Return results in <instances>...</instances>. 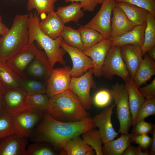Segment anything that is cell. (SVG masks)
<instances>
[{
  "label": "cell",
  "mask_w": 155,
  "mask_h": 155,
  "mask_svg": "<svg viewBox=\"0 0 155 155\" xmlns=\"http://www.w3.org/2000/svg\"></svg>",
  "instance_id": "cell-51"
},
{
  "label": "cell",
  "mask_w": 155,
  "mask_h": 155,
  "mask_svg": "<svg viewBox=\"0 0 155 155\" xmlns=\"http://www.w3.org/2000/svg\"><path fill=\"white\" fill-rule=\"evenodd\" d=\"M155 16L148 11L146 22V26L144 32V40L141 47L143 55L155 46Z\"/></svg>",
  "instance_id": "cell-28"
},
{
  "label": "cell",
  "mask_w": 155,
  "mask_h": 155,
  "mask_svg": "<svg viewBox=\"0 0 155 155\" xmlns=\"http://www.w3.org/2000/svg\"><path fill=\"white\" fill-rule=\"evenodd\" d=\"M125 82V86L128 94L129 101L133 127L137 112L146 99L140 91L134 80L130 78Z\"/></svg>",
  "instance_id": "cell-24"
},
{
  "label": "cell",
  "mask_w": 155,
  "mask_h": 155,
  "mask_svg": "<svg viewBox=\"0 0 155 155\" xmlns=\"http://www.w3.org/2000/svg\"><path fill=\"white\" fill-rule=\"evenodd\" d=\"M82 140L95 151L96 155H103L102 143L98 130L94 129L89 130L82 134Z\"/></svg>",
  "instance_id": "cell-32"
},
{
  "label": "cell",
  "mask_w": 155,
  "mask_h": 155,
  "mask_svg": "<svg viewBox=\"0 0 155 155\" xmlns=\"http://www.w3.org/2000/svg\"><path fill=\"white\" fill-rule=\"evenodd\" d=\"M148 54L154 60H155V46L151 48L148 51Z\"/></svg>",
  "instance_id": "cell-49"
},
{
  "label": "cell",
  "mask_w": 155,
  "mask_h": 155,
  "mask_svg": "<svg viewBox=\"0 0 155 155\" xmlns=\"http://www.w3.org/2000/svg\"><path fill=\"white\" fill-rule=\"evenodd\" d=\"M56 154L51 148L40 142H35L27 147L26 155H55Z\"/></svg>",
  "instance_id": "cell-38"
},
{
  "label": "cell",
  "mask_w": 155,
  "mask_h": 155,
  "mask_svg": "<svg viewBox=\"0 0 155 155\" xmlns=\"http://www.w3.org/2000/svg\"><path fill=\"white\" fill-rule=\"evenodd\" d=\"M146 25V21L142 24L135 26L131 30L121 36L110 38L111 46H121L126 44H133L142 47L144 42V32Z\"/></svg>",
  "instance_id": "cell-21"
},
{
  "label": "cell",
  "mask_w": 155,
  "mask_h": 155,
  "mask_svg": "<svg viewBox=\"0 0 155 155\" xmlns=\"http://www.w3.org/2000/svg\"><path fill=\"white\" fill-rule=\"evenodd\" d=\"M57 0H28L27 9L29 11L35 9L37 14L41 15L54 11V5Z\"/></svg>",
  "instance_id": "cell-33"
},
{
  "label": "cell",
  "mask_w": 155,
  "mask_h": 155,
  "mask_svg": "<svg viewBox=\"0 0 155 155\" xmlns=\"http://www.w3.org/2000/svg\"><path fill=\"white\" fill-rule=\"evenodd\" d=\"M152 137L147 134H143L134 136L132 142L139 144L142 149H146L150 146Z\"/></svg>",
  "instance_id": "cell-43"
},
{
  "label": "cell",
  "mask_w": 155,
  "mask_h": 155,
  "mask_svg": "<svg viewBox=\"0 0 155 155\" xmlns=\"http://www.w3.org/2000/svg\"><path fill=\"white\" fill-rule=\"evenodd\" d=\"M39 50L34 42L28 44L6 62L11 69L23 79H27L24 71Z\"/></svg>",
  "instance_id": "cell-10"
},
{
  "label": "cell",
  "mask_w": 155,
  "mask_h": 155,
  "mask_svg": "<svg viewBox=\"0 0 155 155\" xmlns=\"http://www.w3.org/2000/svg\"><path fill=\"white\" fill-rule=\"evenodd\" d=\"M134 135L132 133H121L116 140L103 143L102 152L104 155H121L132 142Z\"/></svg>",
  "instance_id": "cell-23"
},
{
  "label": "cell",
  "mask_w": 155,
  "mask_h": 155,
  "mask_svg": "<svg viewBox=\"0 0 155 155\" xmlns=\"http://www.w3.org/2000/svg\"><path fill=\"white\" fill-rule=\"evenodd\" d=\"M66 3L79 2L82 4L84 11L91 12L94 11L99 4L97 0H64Z\"/></svg>",
  "instance_id": "cell-44"
},
{
  "label": "cell",
  "mask_w": 155,
  "mask_h": 155,
  "mask_svg": "<svg viewBox=\"0 0 155 155\" xmlns=\"http://www.w3.org/2000/svg\"><path fill=\"white\" fill-rule=\"evenodd\" d=\"M4 91L0 87V114L6 112L3 100Z\"/></svg>",
  "instance_id": "cell-46"
},
{
  "label": "cell",
  "mask_w": 155,
  "mask_h": 155,
  "mask_svg": "<svg viewBox=\"0 0 155 155\" xmlns=\"http://www.w3.org/2000/svg\"><path fill=\"white\" fill-rule=\"evenodd\" d=\"M120 47L121 55L130 77L133 80L135 72L143 59L141 47L133 44L125 45Z\"/></svg>",
  "instance_id": "cell-17"
},
{
  "label": "cell",
  "mask_w": 155,
  "mask_h": 155,
  "mask_svg": "<svg viewBox=\"0 0 155 155\" xmlns=\"http://www.w3.org/2000/svg\"><path fill=\"white\" fill-rule=\"evenodd\" d=\"M115 0H106L102 3L101 6L97 14L84 25L98 31L104 38L109 39L111 35V16L115 7Z\"/></svg>",
  "instance_id": "cell-9"
},
{
  "label": "cell",
  "mask_w": 155,
  "mask_h": 155,
  "mask_svg": "<svg viewBox=\"0 0 155 155\" xmlns=\"http://www.w3.org/2000/svg\"><path fill=\"white\" fill-rule=\"evenodd\" d=\"M9 29L2 22L1 17L0 16V35L3 36L8 31Z\"/></svg>",
  "instance_id": "cell-48"
},
{
  "label": "cell",
  "mask_w": 155,
  "mask_h": 155,
  "mask_svg": "<svg viewBox=\"0 0 155 155\" xmlns=\"http://www.w3.org/2000/svg\"><path fill=\"white\" fill-rule=\"evenodd\" d=\"M93 68L82 75L77 77H71L69 89L78 97L87 110L92 107V99L90 96L91 88H95L96 84L93 79Z\"/></svg>",
  "instance_id": "cell-7"
},
{
  "label": "cell",
  "mask_w": 155,
  "mask_h": 155,
  "mask_svg": "<svg viewBox=\"0 0 155 155\" xmlns=\"http://www.w3.org/2000/svg\"><path fill=\"white\" fill-rule=\"evenodd\" d=\"M61 36L63 40L68 45L83 51L86 50L82 40L80 33L78 30L69 26H65Z\"/></svg>",
  "instance_id": "cell-30"
},
{
  "label": "cell",
  "mask_w": 155,
  "mask_h": 155,
  "mask_svg": "<svg viewBox=\"0 0 155 155\" xmlns=\"http://www.w3.org/2000/svg\"><path fill=\"white\" fill-rule=\"evenodd\" d=\"M116 6L124 11L127 18L135 26L141 25L146 21L148 11L128 3H116Z\"/></svg>",
  "instance_id": "cell-27"
},
{
  "label": "cell",
  "mask_w": 155,
  "mask_h": 155,
  "mask_svg": "<svg viewBox=\"0 0 155 155\" xmlns=\"http://www.w3.org/2000/svg\"><path fill=\"white\" fill-rule=\"evenodd\" d=\"M27 137L14 133L0 140V155H26Z\"/></svg>",
  "instance_id": "cell-16"
},
{
  "label": "cell",
  "mask_w": 155,
  "mask_h": 155,
  "mask_svg": "<svg viewBox=\"0 0 155 155\" xmlns=\"http://www.w3.org/2000/svg\"><path fill=\"white\" fill-rule=\"evenodd\" d=\"M112 14L111 35L110 38L121 36L131 30L135 26L119 7L115 6L113 11Z\"/></svg>",
  "instance_id": "cell-19"
},
{
  "label": "cell",
  "mask_w": 155,
  "mask_h": 155,
  "mask_svg": "<svg viewBox=\"0 0 155 155\" xmlns=\"http://www.w3.org/2000/svg\"><path fill=\"white\" fill-rule=\"evenodd\" d=\"M116 3L125 2L144 8L155 16V0H115Z\"/></svg>",
  "instance_id": "cell-40"
},
{
  "label": "cell",
  "mask_w": 155,
  "mask_h": 155,
  "mask_svg": "<svg viewBox=\"0 0 155 155\" xmlns=\"http://www.w3.org/2000/svg\"><path fill=\"white\" fill-rule=\"evenodd\" d=\"M29 14H17L7 32L0 38V61L6 62L28 44Z\"/></svg>",
  "instance_id": "cell-4"
},
{
  "label": "cell",
  "mask_w": 155,
  "mask_h": 155,
  "mask_svg": "<svg viewBox=\"0 0 155 155\" xmlns=\"http://www.w3.org/2000/svg\"><path fill=\"white\" fill-rule=\"evenodd\" d=\"M135 74L133 80L136 86L140 88L155 74V62L146 53Z\"/></svg>",
  "instance_id": "cell-25"
},
{
  "label": "cell",
  "mask_w": 155,
  "mask_h": 155,
  "mask_svg": "<svg viewBox=\"0 0 155 155\" xmlns=\"http://www.w3.org/2000/svg\"><path fill=\"white\" fill-rule=\"evenodd\" d=\"M75 137L68 141L62 149L68 155H86L89 151L93 150L80 136Z\"/></svg>",
  "instance_id": "cell-29"
},
{
  "label": "cell",
  "mask_w": 155,
  "mask_h": 155,
  "mask_svg": "<svg viewBox=\"0 0 155 155\" xmlns=\"http://www.w3.org/2000/svg\"><path fill=\"white\" fill-rule=\"evenodd\" d=\"M49 97L46 94H36L28 95V104L29 108L42 111H46Z\"/></svg>",
  "instance_id": "cell-35"
},
{
  "label": "cell",
  "mask_w": 155,
  "mask_h": 155,
  "mask_svg": "<svg viewBox=\"0 0 155 155\" xmlns=\"http://www.w3.org/2000/svg\"><path fill=\"white\" fill-rule=\"evenodd\" d=\"M106 0H97L99 4L102 3L103 2Z\"/></svg>",
  "instance_id": "cell-50"
},
{
  "label": "cell",
  "mask_w": 155,
  "mask_h": 155,
  "mask_svg": "<svg viewBox=\"0 0 155 155\" xmlns=\"http://www.w3.org/2000/svg\"><path fill=\"white\" fill-rule=\"evenodd\" d=\"M71 68L68 66L53 69L47 80L46 94L49 98L69 89Z\"/></svg>",
  "instance_id": "cell-11"
},
{
  "label": "cell",
  "mask_w": 155,
  "mask_h": 155,
  "mask_svg": "<svg viewBox=\"0 0 155 155\" xmlns=\"http://www.w3.org/2000/svg\"><path fill=\"white\" fill-rule=\"evenodd\" d=\"M61 46L68 53L71 59L73 67L70 70L71 77H79L93 68V65L91 59L83 51L68 45L63 40Z\"/></svg>",
  "instance_id": "cell-12"
},
{
  "label": "cell",
  "mask_w": 155,
  "mask_h": 155,
  "mask_svg": "<svg viewBox=\"0 0 155 155\" xmlns=\"http://www.w3.org/2000/svg\"><path fill=\"white\" fill-rule=\"evenodd\" d=\"M139 89L146 99L150 100L155 98V78L149 84Z\"/></svg>",
  "instance_id": "cell-42"
},
{
  "label": "cell",
  "mask_w": 155,
  "mask_h": 155,
  "mask_svg": "<svg viewBox=\"0 0 155 155\" xmlns=\"http://www.w3.org/2000/svg\"><path fill=\"white\" fill-rule=\"evenodd\" d=\"M41 30L53 39L61 35L65 26V24L57 13L52 11L48 13L44 19L39 23Z\"/></svg>",
  "instance_id": "cell-20"
},
{
  "label": "cell",
  "mask_w": 155,
  "mask_h": 155,
  "mask_svg": "<svg viewBox=\"0 0 155 155\" xmlns=\"http://www.w3.org/2000/svg\"><path fill=\"white\" fill-rule=\"evenodd\" d=\"M78 30L80 33L82 40L86 50L104 39L98 32L84 26H80Z\"/></svg>",
  "instance_id": "cell-31"
},
{
  "label": "cell",
  "mask_w": 155,
  "mask_h": 155,
  "mask_svg": "<svg viewBox=\"0 0 155 155\" xmlns=\"http://www.w3.org/2000/svg\"><path fill=\"white\" fill-rule=\"evenodd\" d=\"M115 105V104L112 105L93 117L95 125L99 128L103 144L114 139L119 133L115 131L111 122L113 110Z\"/></svg>",
  "instance_id": "cell-14"
},
{
  "label": "cell",
  "mask_w": 155,
  "mask_h": 155,
  "mask_svg": "<svg viewBox=\"0 0 155 155\" xmlns=\"http://www.w3.org/2000/svg\"><path fill=\"white\" fill-rule=\"evenodd\" d=\"M111 46V40L110 38H104L98 43L83 51L92 60L93 65V75L95 77L100 78L102 76V67Z\"/></svg>",
  "instance_id": "cell-15"
},
{
  "label": "cell",
  "mask_w": 155,
  "mask_h": 155,
  "mask_svg": "<svg viewBox=\"0 0 155 155\" xmlns=\"http://www.w3.org/2000/svg\"><path fill=\"white\" fill-rule=\"evenodd\" d=\"M28 96L22 89L4 91L3 97L6 111L13 116L30 108L28 104Z\"/></svg>",
  "instance_id": "cell-13"
},
{
  "label": "cell",
  "mask_w": 155,
  "mask_h": 155,
  "mask_svg": "<svg viewBox=\"0 0 155 155\" xmlns=\"http://www.w3.org/2000/svg\"><path fill=\"white\" fill-rule=\"evenodd\" d=\"M152 137L150 145V152H149L150 155H155V129L152 133Z\"/></svg>",
  "instance_id": "cell-47"
},
{
  "label": "cell",
  "mask_w": 155,
  "mask_h": 155,
  "mask_svg": "<svg viewBox=\"0 0 155 155\" xmlns=\"http://www.w3.org/2000/svg\"><path fill=\"white\" fill-rule=\"evenodd\" d=\"M41 120L31 136L32 140L48 142L58 148L62 149L70 139L96 127L90 117L79 121L64 122L53 119L44 111Z\"/></svg>",
  "instance_id": "cell-1"
},
{
  "label": "cell",
  "mask_w": 155,
  "mask_h": 155,
  "mask_svg": "<svg viewBox=\"0 0 155 155\" xmlns=\"http://www.w3.org/2000/svg\"><path fill=\"white\" fill-rule=\"evenodd\" d=\"M155 115V98L150 100L146 99L137 112L134 126L138 121L144 119L148 116Z\"/></svg>",
  "instance_id": "cell-36"
},
{
  "label": "cell",
  "mask_w": 155,
  "mask_h": 155,
  "mask_svg": "<svg viewBox=\"0 0 155 155\" xmlns=\"http://www.w3.org/2000/svg\"><path fill=\"white\" fill-rule=\"evenodd\" d=\"M132 133L134 136L143 134L152 133L155 128V125L146 121L144 119L137 122L133 127Z\"/></svg>",
  "instance_id": "cell-41"
},
{
  "label": "cell",
  "mask_w": 155,
  "mask_h": 155,
  "mask_svg": "<svg viewBox=\"0 0 155 155\" xmlns=\"http://www.w3.org/2000/svg\"><path fill=\"white\" fill-rule=\"evenodd\" d=\"M82 8L80 3L71 2L69 5L58 7L56 12L65 24L70 22L77 23L84 16Z\"/></svg>",
  "instance_id": "cell-26"
},
{
  "label": "cell",
  "mask_w": 155,
  "mask_h": 155,
  "mask_svg": "<svg viewBox=\"0 0 155 155\" xmlns=\"http://www.w3.org/2000/svg\"><path fill=\"white\" fill-rule=\"evenodd\" d=\"M14 133L11 116L7 112L0 114V140Z\"/></svg>",
  "instance_id": "cell-37"
},
{
  "label": "cell",
  "mask_w": 155,
  "mask_h": 155,
  "mask_svg": "<svg viewBox=\"0 0 155 155\" xmlns=\"http://www.w3.org/2000/svg\"><path fill=\"white\" fill-rule=\"evenodd\" d=\"M142 148L140 146L138 147L130 145L123 152L122 155H149L150 152L148 151L143 152Z\"/></svg>",
  "instance_id": "cell-45"
},
{
  "label": "cell",
  "mask_w": 155,
  "mask_h": 155,
  "mask_svg": "<svg viewBox=\"0 0 155 155\" xmlns=\"http://www.w3.org/2000/svg\"><path fill=\"white\" fill-rule=\"evenodd\" d=\"M38 15L36 12L30 13L28 21V44L34 41L44 50L51 67H53L57 62L65 66L64 56L66 53L61 46L63 38L61 35L53 39L43 32L39 27L40 21Z\"/></svg>",
  "instance_id": "cell-3"
},
{
  "label": "cell",
  "mask_w": 155,
  "mask_h": 155,
  "mask_svg": "<svg viewBox=\"0 0 155 155\" xmlns=\"http://www.w3.org/2000/svg\"><path fill=\"white\" fill-rule=\"evenodd\" d=\"M110 92L117 107V116L120 125L118 132L127 133L132 121L127 89L125 85L117 82L112 86Z\"/></svg>",
  "instance_id": "cell-5"
},
{
  "label": "cell",
  "mask_w": 155,
  "mask_h": 155,
  "mask_svg": "<svg viewBox=\"0 0 155 155\" xmlns=\"http://www.w3.org/2000/svg\"><path fill=\"white\" fill-rule=\"evenodd\" d=\"M53 69L45 53L39 50L28 67L27 71L33 77L47 81Z\"/></svg>",
  "instance_id": "cell-18"
},
{
  "label": "cell",
  "mask_w": 155,
  "mask_h": 155,
  "mask_svg": "<svg viewBox=\"0 0 155 155\" xmlns=\"http://www.w3.org/2000/svg\"><path fill=\"white\" fill-rule=\"evenodd\" d=\"M112 96L111 92L104 89L101 90L95 95L93 101L94 104L98 107H103L108 105L110 103Z\"/></svg>",
  "instance_id": "cell-39"
},
{
  "label": "cell",
  "mask_w": 155,
  "mask_h": 155,
  "mask_svg": "<svg viewBox=\"0 0 155 155\" xmlns=\"http://www.w3.org/2000/svg\"><path fill=\"white\" fill-rule=\"evenodd\" d=\"M101 75L110 80L115 75L120 77L125 82L130 78L129 71L121 55L120 46H111L103 63Z\"/></svg>",
  "instance_id": "cell-6"
},
{
  "label": "cell",
  "mask_w": 155,
  "mask_h": 155,
  "mask_svg": "<svg viewBox=\"0 0 155 155\" xmlns=\"http://www.w3.org/2000/svg\"><path fill=\"white\" fill-rule=\"evenodd\" d=\"M77 96L69 89L49 98L47 113L51 117L64 122H75L90 117Z\"/></svg>",
  "instance_id": "cell-2"
},
{
  "label": "cell",
  "mask_w": 155,
  "mask_h": 155,
  "mask_svg": "<svg viewBox=\"0 0 155 155\" xmlns=\"http://www.w3.org/2000/svg\"><path fill=\"white\" fill-rule=\"evenodd\" d=\"M23 80L9 67L6 62L0 61V87L4 91L22 89Z\"/></svg>",
  "instance_id": "cell-22"
},
{
  "label": "cell",
  "mask_w": 155,
  "mask_h": 155,
  "mask_svg": "<svg viewBox=\"0 0 155 155\" xmlns=\"http://www.w3.org/2000/svg\"><path fill=\"white\" fill-rule=\"evenodd\" d=\"M43 111L28 108L14 116H11L15 133L23 136L31 137L36 125L41 120Z\"/></svg>",
  "instance_id": "cell-8"
},
{
  "label": "cell",
  "mask_w": 155,
  "mask_h": 155,
  "mask_svg": "<svg viewBox=\"0 0 155 155\" xmlns=\"http://www.w3.org/2000/svg\"><path fill=\"white\" fill-rule=\"evenodd\" d=\"M47 84V81L24 79L22 88L28 95L38 93L46 94Z\"/></svg>",
  "instance_id": "cell-34"
}]
</instances>
